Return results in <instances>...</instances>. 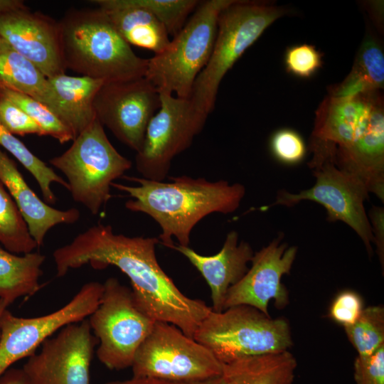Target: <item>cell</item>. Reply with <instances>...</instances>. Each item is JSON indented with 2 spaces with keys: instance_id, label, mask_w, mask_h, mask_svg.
Returning a JSON list of instances; mask_svg holds the SVG:
<instances>
[{
  "instance_id": "7",
  "label": "cell",
  "mask_w": 384,
  "mask_h": 384,
  "mask_svg": "<svg viewBox=\"0 0 384 384\" xmlns=\"http://www.w3.org/2000/svg\"><path fill=\"white\" fill-rule=\"evenodd\" d=\"M49 162L65 176L73 199L94 215L112 197L114 181L132 166L113 146L97 119L73 140L65 151Z\"/></svg>"
},
{
  "instance_id": "35",
  "label": "cell",
  "mask_w": 384,
  "mask_h": 384,
  "mask_svg": "<svg viewBox=\"0 0 384 384\" xmlns=\"http://www.w3.org/2000/svg\"><path fill=\"white\" fill-rule=\"evenodd\" d=\"M356 384H384V345L367 356H358L354 361Z\"/></svg>"
},
{
  "instance_id": "3",
  "label": "cell",
  "mask_w": 384,
  "mask_h": 384,
  "mask_svg": "<svg viewBox=\"0 0 384 384\" xmlns=\"http://www.w3.org/2000/svg\"><path fill=\"white\" fill-rule=\"evenodd\" d=\"M59 23L66 70L104 82L144 77L148 59L136 55L100 9H70Z\"/></svg>"
},
{
  "instance_id": "2",
  "label": "cell",
  "mask_w": 384,
  "mask_h": 384,
  "mask_svg": "<svg viewBox=\"0 0 384 384\" xmlns=\"http://www.w3.org/2000/svg\"><path fill=\"white\" fill-rule=\"evenodd\" d=\"M123 177L137 185L113 182L112 186L133 198L125 203L127 209L145 213L159 224L161 233L158 238L169 248L174 245L172 237L179 245L188 246L191 233L200 220L213 213L235 211L245 194L242 184L224 180L211 182L181 176L164 182Z\"/></svg>"
},
{
  "instance_id": "4",
  "label": "cell",
  "mask_w": 384,
  "mask_h": 384,
  "mask_svg": "<svg viewBox=\"0 0 384 384\" xmlns=\"http://www.w3.org/2000/svg\"><path fill=\"white\" fill-rule=\"evenodd\" d=\"M287 10L264 1L234 0L220 13L210 59L197 76L190 101L206 119L213 110L219 85L228 71L277 19Z\"/></svg>"
},
{
  "instance_id": "20",
  "label": "cell",
  "mask_w": 384,
  "mask_h": 384,
  "mask_svg": "<svg viewBox=\"0 0 384 384\" xmlns=\"http://www.w3.org/2000/svg\"><path fill=\"white\" fill-rule=\"evenodd\" d=\"M114 27L129 44L153 51L162 52L169 44L164 26L135 0H94Z\"/></svg>"
},
{
  "instance_id": "13",
  "label": "cell",
  "mask_w": 384,
  "mask_h": 384,
  "mask_svg": "<svg viewBox=\"0 0 384 384\" xmlns=\"http://www.w3.org/2000/svg\"><path fill=\"white\" fill-rule=\"evenodd\" d=\"M160 93L145 77L104 82L94 100L96 119L137 153L149 122L160 107Z\"/></svg>"
},
{
  "instance_id": "21",
  "label": "cell",
  "mask_w": 384,
  "mask_h": 384,
  "mask_svg": "<svg viewBox=\"0 0 384 384\" xmlns=\"http://www.w3.org/2000/svg\"><path fill=\"white\" fill-rule=\"evenodd\" d=\"M0 87L32 97L49 107L60 119V102L48 78L1 36Z\"/></svg>"
},
{
  "instance_id": "25",
  "label": "cell",
  "mask_w": 384,
  "mask_h": 384,
  "mask_svg": "<svg viewBox=\"0 0 384 384\" xmlns=\"http://www.w3.org/2000/svg\"><path fill=\"white\" fill-rule=\"evenodd\" d=\"M0 146L15 157L33 175L40 187L43 198L46 203L53 204L57 200L50 187L53 183H59L68 190L67 181L33 154L1 122Z\"/></svg>"
},
{
  "instance_id": "10",
  "label": "cell",
  "mask_w": 384,
  "mask_h": 384,
  "mask_svg": "<svg viewBox=\"0 0 384 384\" xmlns=\"http://www.w3.org/2000/svg\"><path fill=\"white\" fill-rule=\"evenodd\" d=\"M160 100L135 156L142 178L156 181L165 180L172 159L191 146L206 121L195 112L189 99L160 92Z\"/></svg>"
},
{
  "instance_id": "18",
  "label": "cell",
  "mask_w": 384,
  "mask_h": 384,
  "mask_svg": "<svg viewBox=\"0 0 384 384\" xmlns=\"http://www.w3.org/2000/svg\"><path fill=\"white\" fill-rule=\"evenodd\" d=\"M171 249L185 256L206 279L210 288L211 308L215 312L224 310L228 289L246 274L247 263L254 255L248 242H238V234L235 230L228 233L223 247L214 255H202L188 246L179 245H173Z\"/></svg>"
},
{
  "instance_id": "24",
  "label": "cell",
  "mask_w": 384,
  "mask_h": 384,
  "mask_svg": "<svg viewBox=\"0 0 384 384\" xmlns=\"http://www.w3.org/2000/svg\"><path fill=\"white\" fill-rule=\"evenodd\" d=\"M46 256L37 252L17 255L0 245V299L9 305L18 298L38 292Z\"/></svg>"
},
{
  "instance_id": "34",
  "label": "cell",
  "mask_w": 384,
  "mask_h": 384,
  "mask_svg": "<svg viewBox=\"0 0 384 384\" xmlns=\"http://www.w3.org/2000/svg\"><path fill=\"white\" fill-rule=\"evenodd\" d=\"M363 309V301L360 294L353 290H343L331 302L329 316L345 328L358 320Z\"/></svg>"
},
{
  "instance_id": "29",
  "label": "cell",
  "mask_w": 384,
  "mask_h": 384,
  "mask_svg": "<svg viewBox=\"0 0 384 384\" xmlns=\"http://www.w3.org/2000/svg\"><path fill=\"white\" fill-rule=\"evenodd\" d=\"M153 14L166 28L169 35H176L200 1L197 0H135Z\"/></svg>"
},
{
  "instance_id": "11",
  "label": "cell",
  "mask_w": 384,
  "mask_h": 384,
  "mask_svg": "<svg viewBox=\"0 0 384 384\" xmlns=\"http://www.w3.org/2000/svg\"><path fill=\"white\" fill-rule=\"evenodd\" d=\"M316 177L315 184L298 193L279 191L274 203L292 207L302 201L322 205L329 221L340 220L361 238L370 255L374 242L371 225L364 208L368 191L357 178L338 168L329 159H312L309 162Z\"/></svg>"
},
{
  "instance_id": "23",
  "label": "cell",
  "mask_w": 384,
  "mask_h": 384,
  "mask_svg": "<svg viewBox=\"0 0 384 384\" xmlns=\"http://www.w3.org/2000/svg\"><path fill=\"white\" fill-rule=\"evenodd\" d=\"M288 351L244 356L223 364L225 384H292L297 368Z\"/></svg>"
},
{
  "instance_id": "8",
  "label": "cell",
  "mask_w": 384,
  "mask_h": 384,
  "mask_svg": "<svg viewBox=\"0 0 384 384\" xmlns=\"http://www.w3.org/2000/svg\"><path fill=\"white\" fill-rule=\"evenodd\" d=\"M98 339L96 354L110 370L131 367L135 354L156 322L138 305L132 289L115 277L103 284L100 302L88 317Z\"/></svg>"
},
{
  "instance_id": "16",
  "label": "cell",
  "mask_w": 384,
  "mask_h": 384,
  "mask_svg": "<svg viewBox=\"0 0 384 384\" xmlns=\"http://www.w3.org/2000/svg\"><path fill=\"white\" fill-rule=\"evenodd\" d=\"M0 36L48 79L65 74L59 21L28 7L0 16Z\"/></svg>"
},
{
  "instance_id": "28",
  "label": "cell",
  "mask_w": 384,
  "mask_h": 384,
  "mask_svg": "<svg viewBox=\"0 0 384 384\" xmlns=\"http://www.w3.org/2000/svg\"><path fill=\"white\" fill-rule=\"evenodd\" d=\"M0 96L20 107L40 126L46 135L51 136L61 144L74 139L70 129L43 102L28 95L4 87H0Z\"/></svg>"
},
{
  "instance_id": "14",
  "label": "cell",
  "mask_w": 384,
  "mask_h": 384,
  "mask_svg": "<svg viewBox=\"0 0 384 384\" xmlns=\"http://www.w3.org/2000/svg\"><path fill=\"white\" fill-rule=\"evenodd\" d=\"M98 343L87 318L68 324L46 339L22 369L31 384H90V367Z\"/></svg>"
},
{
  "instance_id": "12",
  "label": "cell",
  "mask_w": 384,
  "mask_h": 384,
  "mask_svg": "<svg viewBox=\"0 0 384 384\" xmlns=\"http://www.w3.org/2000/svg\"><path fill=\"white\" fill-rule=\"evenodd\" d=\"M103 284L85 283L63 306L50 314L18 317L6 309L0 319V377L16 361L28 358L63 326L88 318L97 307Z\"/></svg>"
},
{
  "instance_id": "17",
  "label": "cell",
  "mask_w": 384,
  "mask_h": 384,
  "mask_svg": "<svg viewBox=\"0 0 384 384\" xmlns=\"http://www.w3.org/2000/svg\"><path fill=\"white\" fill-rule=\"evenodd\" d=\"M383 110L379 90L346 97L328 95L316 114L311 145L346 149L360 140Z\"/></svg>"
},
{
  "instance_id": "33",
  "label": "cell",
  "mask_w": 384,
  "mask_h": 384,
  "mask_svg": "<svg viewBox=\"0 0 384 384\" xmlns=\"http://www.w3.org/2000/svg\"><path fill=\"white\" fill-rule=\"evenodd\" d=\"M0 122L14 135H46L40 126L20 107L1 96Z\"/></svg>"
},
{
  "instance_id": "26",
  "label": "cell",
  "mask_w": 384,
  "mask_h": 384,
  "mask_svg": "<svg viewBox=\"0 0 384 384\" xmlns=\"http://www.w3.org/2000/svg\"><path fill=\"white\" fill-rule=\"evenodd\" d=\"M0 244L17 255L31 252L38 247L15 201L1 181Z\"/></svg>"
},
{
  "instance_id": "40",
  "label": "cell",
  "mask_w": 384,
  "mask_h": 384,
  "mask_svg": "<svg viewBox=\"0 0 384 384\" xmlns=\"http://www.w3.org/2000/svg\"><path fill=\"white\" fill-rule=\"evenodd\" d=\"M9 306V304L6 302L0 299V319H1L2 313L6 309L8 308Z\"/></svg>"
},
{
  "instance_id": "6",
  "label": "cell",
  "mask_w": 384,
  "mask_h": 384,
  "mask_svg": "<svg viewBox=\"0 0 384 384\" xmlns=\"http://www.w3.org/2000/svg\"><path fill=\"white\" fill-rule=\"evenodd\" d=\"M193 338L222 364L244 356L286 351L293 344L286 319H273L245 304L221 312L212 310L199 325Z\"/></svg>"
},
{
  "instance_id": "22",
  "label": "cell",
  "mask_w": 384,
  "mask_h": 384,
  "mask_svg": "<svg viewBox=\"0 0 384 384\" xmlns=\"http://www.w3.org/2000/svg\"><path fill=\"white\" fill-rule=\"evenodd\" d=\"M60 105V119L74 139L95 119L94 100L104 81L65 73L48 78Z\"/></svg>"
},
{
  "instance_id": "1",
  "label": "cell",
  "mask_w": 384,
  "mask_h": 384,
  "mask_svg": "<svg viewBox=\"0 0 384 384\" xmlns=\"http://www.w3.org/2000/svg\"><path fill=\"white\" fill-rule=\"evenodd\" d=\"M158 238L129 237L97 223L53 253L56 276L89 263L94 269L114 266L130 280L139 306L155 321L176 326L193 338L213 310L203 301L183 294L159 265L155 253Z\"/></svg>"
},
{
  "instance_id": "30",
  "label": "cell",
  "mask_w": 384,
  "mask_h": 384,
  "mask_svg": "<svg viewBox=\"0 0 384 384\" xmlns=\"http://www.w3.org/2000/svg\"><path fill=\"white\" fill-rule=\"evenodd\" d=\"M352 70L361 77L373 90L384 85V55L380 45L371 37L362 43Z\"/></svg>"
},
{
  "instance_id": "36",
  "label": "cell",
  "mask_w": 384,
  "mask_h": 384,
  "mask_svg": "<svg viewBox=\"0 0 384 384\" xmlns=\"http://www.w3.org/2000/svg\"><path fill=\"white\" fill-rule=\"evenodd\" d=\"M371 228L374 242L377 246V251L380 262L383 265L384 257V232H383V208H373L370 212Z\"/></svg>"
},
{
  "instance_id": "27",
  "label": "cell",
  "mask_w": 384,
  "mask_h": 384,
  "mask_svg": "<svg viewBox=\"0 0 384 384\" xmlns=\"http://www.w3.org/2000/svg\"><path fill=\"white\" fill-rule=\"evenodd\" d=\"M346 336L358 353L367 356L384 345V308L364 307L358 320L344 328Z\"/></svg>"
},
{
  "instance_id": "39",
  "label": "cell",
  "mask_w": 384,
  "mask_h": 384,
  "mask_svg": "<svg viewBox=\"0 0 384 384\" xmlns=\"http://www.w3.org/2000/svg\"><path fill=\"white\" fill-rule=\"evenodd\" d=\"M27 7L23 1L20 0H0V16L14 10Z\"/></svg>"
},
{
  "instance_id": "9",
  "label": "cell",
  "mask_w": 384,
  "mask_h": 384,
  "mask_svg": "<svg viewBox=\"0 0 384 384\" xmlns=\"http://www.w3.org/2000/svg\"><path fill=\"white\" fill-rule=\"evenodd\" d=\"M133 377L202 381L222 376L223 364L206 347L171 324L156 321L139 347Z\"/></svg>"
},
{
  "instance_id": "5",
  "label": "cell",
  "mask_w": 384,
  "mask_h": 384,
  "mask_svg": "<svg viewBox=\"0 0 384 384\" xmlns=\"http://www.w3.org/2000/svg\"><path fill=\"white\" fill-rule=\"evenodd\" d=\"M233 1L208 0L199 3L168 46L148 59L144 77L159 93L190 98L193 83L211 55L219 16Z\"/></svg>"
},
{
  "instance_id": "38",
  "label": "cell",
  "mask_w": 384,
  "mask_h": 384,
  "mask_svg": "<svg viewBox=\"0 0 384 384\" xmlns=\"http://www.w3.org/2000/svg\"><path fill=\"white\" fill-rule=\"evenodd\" d=\"M0 384H31L22 368H9L1 377Z\"/></svg>"
},
{
  "instance_id": "31",
  "label": "cell",
  "mask_w": 384,
  "mask_h": 384,
  "mask_svg": "<svg viewBox=\"0 0 384 384\" xmlns=\"http://www.w3.org/2000/svg\"><path fill=\"white\" fill-rule=\"evenodd\" d=\"M270 146L274 157L279 162L288 165L301 162L306 151L302 137L290 129L277 131L270 139Z\"/></svg>"
},
{
  "instance_id": "15",
  "label": "cell",
  "mask_w": 384,
  "mask_h": 384,
  "mask_svg": "<svg viewBox=\"0 0 384 384\" xmlns=\"http://www.w3.org/2000/svg\"><path fill=\"white\" fill-rule=\"evenodd\" d=\"M279 236L254 254L252 265L246 274L226 294L224 310L236 305L253 306L270 316L268 306L274 301L277 309L289 304L288 292L282 277L290 273L297 248L288 247Z\"/></svg>"
},
{
  "instance_id": "32",
  "label": "cell",
  "mask_w": 384,
  "mask_h": 384,
  "mask_svg": "<svg viewBox=\"0 0 384 384\" xmlns=\"http://www.w3.org/2000/svg\"><path fill=\"white\" fill-rule=\"evenodd\" d=\"M284 63L287 72L299 78H309L321 68V54L312 45H297L287 49Z\"/></svg>"
},
{
  "instance_id": "37",
  "label": "cell",
  "mask_w": 384,
  "mask_h": 384,
  "mask_svg": "<svg viewBox=\"0 0 384 384\" xmlns=\"http://www.w3.org/2000/svg\"><path fill=\"white\" fill-rule=\"evenodd\" d=\"M105 384H225L222 376L202 381H174L159 378L141 377H132L125 380L110 381Z\"/></svg>"
},
{
  "instance_id": "19",
  "label": "cell",
  "mask_w": 384,
  "mask_h": 384,
  "mask_svg": "<svg viewBox=\"0 0 384 384\" xmlns=\"http://www.w3.org/2000/svg\"><path fill=\"white\" fill-rule=\"evenodd\" d=\"M0 181L15 201L38 247L43 245L52 228L74 223L80 218V211L75 208L59 210L42 201L28 185L16 164L1 148Z\"/></svg>"
}]
</instances>
